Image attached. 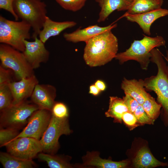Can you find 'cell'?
Listing matches in <instances>:
<instances>
[{
    "label": "cell",
    "mask_w": 168,
    "mask_h": 168,
    "mask_svg": "<svg viewBox=\"0 0 168 168\" xmlns=\"http://www.w3.org/2000/svg\"><path fill=\"white\" fill-rule=\"evenodd\" d=\"M14 0H0V8L9 12L13 16L15 20L18 21L19 17L15 13L13 7Z\"/></svg>",
    "instance_id": "d6a6232c"
},
{
    "label": "cell",
    "mask_w": 168,
    "mask_h": 168,
    "mask_svg": "<svg viewBox=\"0 0 168 168\" xmlns=\"http://www.w3.org/2000/svg\"><path fill=\"white\" fill-rule=\"evenodd\" d=\"M18 129L10 128H1L0 130V146L2 147L15 139L20 132Z\"/></svg>",
    "instance_id": "83f0119b"
},
{
    "label": "cell",
    "mask_w": 168,
    "mask_h": 168,
    "mask_svg": "<svg viewBox=\"0 0 168 168\" xmlns=\"http://www.w3.org/2000/svg\"><path fill=\"white\" fill-rule=\"evenodd\" d=\"M82 159V166L99 168H123L126 167L129 164L128 161L127 160L115 161L103 159L100 157L99 152L95 151L87 152Z\"/></svg>",
    "instance_id": "e0dca14e"
},
{
    "label": "cell",
    "mask_w": 168,
    "mask_h": 168,
    "mask_svg": "<svg viewBox=\"0 0 168 168\" xmlns=\"http://www.w3.org/2000/svg\"><path fill=\"white\" fill-rule=\"evenodd\" d=\"M167 15L168 9L161 8L141 14L124 16L127 20L137 23L145 34L150 35V27L153 23L159 18Z\"/></svg>",
    "instance_id": "9a60e30c"
},
{
    "label": "cell",
    "mask_w": 168,
    "mask_h": 168,
    "mask_svg": "<svg viewBox=\"0 0 168 168\" xmlns=\"http://www.w3.org/2000/svg\"><path fill=\"white\" fill-rule=\"evenodd\" d=\"M51 112L52 115L59 119L68 118L69 115L67 107L65 104L61 102L55 101Z\"/></svg>",
    "instance_id": "f1b7e54d"
},
{
    "label": "cell",
    "mask_w": 168,
    "mask_h": 168,
    "mask_svg": "<svg viewBox=\"0 0 168 168\" xmlns=\"http://www.w3.org/2000/svg\"><path fill=\"white\" fill-rule=\"evenodd\" d=\"M122 120L129 129L133 130L140 124L134 114L129 111L126 112L123 114Z\"/></svg>",
    "instance_id": "4dcf8cb0"
},
{
    "label": "cell",
    "mask_w": 168,
    "mask_h": 168,
    "mask_svg": "<svg viewBox=\"0 0 168 168\" xmlns=\"http://www.w3.org/2000/svg\"><path fill=\"white\" fill-rule=\"evenodd\" d=\"M47 6L42 0H14V10L19 18L29 24L33 32L32 37H37L47 16Z\"/></svg>",
    "instance_id": "277c9868"
},
{
    "label": "cell",
    "mask_w": 168,
    "mask_h": 168,
    "mask_svg": "<svg viewBox=\"0 0 168 168\" xmlns=\"http://www.w3.org/2000/svg\"><path fill=\"white\" fill-rule=\"evenodd\" d=\"M34 41H24L25 49L22 53L25 58L34 69L39 68L42 63H46L49 59V53L46 48L44 43L37 37Z\"/></svg>",
    "instance_id": "8fae6325"
},
{
    "label": "cell",
    "mask_w": 168,
    "mask_h": 168,
    "mask_svg": "<svg viewBox=\"0 0 168 168\" xmlns=\"http://www.w3.org/2000/svg\"><path fill=\"white\" fill-rule=\"evenodd\" d=\"M164 57L168 63V50H167L166 51V57ZM166 68L167 72H168V65L166 66Z\"/></svg>",
    "instance_id": "8d00e7d4"
},
{
    "label": "cell",
    "mask_w": 168,
    "mask_h": 168,
    "mask_svg": "<svg viewBox=\"0 0 168 168\" xmlns=\"http://www.w3.org/2000/svg\"><path fill=\"white\" fill-rule=\"evenodd\" d=\"M100 10L97 20L98 22L105 21L110 15L115 11L128 10L132 0H95Z\"/></svg>",
    "instance_id": "d6986e66"
},
{
    "label": "cell",
    "mask_w": 168,
    "mask_h": 168,
    "mask_svg": "<svg viewBox=\"0 0 168 168\" xmlns=\"http://www.w3.org/2000/svg\"><path fill=\"white\" fill-rule=\"evenodd\" d=\"M7 152L11 155L26 160H32L43 152L40 140L30 137L16 138L5 146Z\"/></svg>",
    "instance_id": "9c48e42d"
},
{
    "label": "cell",
    "mask_w": 168,
    "mask_h": 168,
    "mask_svg": "<svg viewBox=\"0 0 168 168\" xmlns=\"http://www.w3.org/2000/svg\"><path fill=\"white\" fill-rule=\"evenodd\" d=\"M133 114L139 123L141 124H153L154 120L150 119L144 111L142 105H139Z\"/></svg>",
    "instance_id": "f546056e"
},
{
    "label": "cell",
    "mask_w": 168,
    "mask_h": 168,
    "mask_svg": "<svg viewBox=\"0 0 168 168\" xmlns=\"http://www.w3.org/2000/svg\"><path fill=\"white\" fill-rule=\"evenodd\" d=\"M117 26L116 24L104 27L97 25L89 26L83 29L78 28L71 33H64L63 37L67 41L76 43L86 42L95 36L109 30H112Z\"/></svg>",
    "instance_id": "5bb4252c"
},
{
    "label": "cell",
    "mask_w": 168,
    "mask_h": 168,
    "mask_svg": "<svg viewBox=\"0 0 168 168\" xmlns=\"http://www.w3.org/2000/svg\"><path fill=\"white\" fill-rule=\"evenodd\" d=\"M39 107L27 100L18 104L12 105L1 111L0 128L19 129L27 123L30 117Z\"/></svg>",
    "instance_id": "52a82bcc"
},
{
    "label": "cell",
    "mask_w": 168,
    "mask_h": 168,
    "mask_svg": "<svg viewBox=\"0 0 168 168\" xmlns=\"http://www.w3.org/2000/svg\"><path fill=\"white\" fill-rule=\"evenodd\" d=\"M163 0H132L124 15L141 14L161 8Z\"/></svg>",
    "instance_id": "44dd1931"
},
{
    "label": "cell",
    "mask_w": 168,
    "mask_h": 168,
    "mask_svg": "<svg viewBox=\"0 0 168 168\" xmlns=\"http://www.w3.org/2000/svg\"><path fill=\"white\" fill-rule=\"evenodd\" d=\"M11 70L0 66V85L9 84L13 82Z\"/></svg>",
    "instance_id": "1f68e13d"
},
{
    "label": "cell",
    "mask_w": 168,
    "mask_h": 168,
    "mask_svg": "<svg viewBox=\"0 0 168 168\" xmlns=\"http://www.w3.org/2000/svg\"><path fill=\"white\" fill-rule=\"evenodd\" d=\"M109 30L85 42L83 58L91 67L104 65L115 57L118 49V40Z\"/></svg>",
    "instance_id": "6da1fadb"
},
{
    "label": "cell",
    "mask_w": 168,
    "mask_h": 168,
    "mask_svg": "<svg viewBox=\"0 0 168 168\" xmlns=\"http://www.w3.org/2000/svg\"><path fill=\"white\" fill-rule=\"evenodd\" d=\"M13 95L8 84L0 85V112L12 105Z\"/></svg>",
    "instance_id": "484cf974"
},
{
    "label": "cell",
    "mask_w": 168,
    "mask_h": 168,
    "mask_svg": "<svg viewBox=\"0 0 168 168\" xmlns=\"http://www.w3.org/2000/svg\"><path fill=\"white\" fill-rule=\"evenodd\" d=\"M1 65L11 70L18 80L34 74V69L22 52L8 45L0 44Z\"/></svg>",
    "instance_id": "8992f818"
},
{
    "label": "cell",
    "mask_w": 168,
    "mask_h": 168,
    "mask_svg": "<svg viewBox=\"0 0 168 168\" xmlns=\"http://www.w3.org/2000/svg\"><path fill=\"white\" fill-rule=\"evenodd\" d=\"M165 44V40L161 36L151 37L144 35L142 40H134L125 51L117 53L115 58L121 64L129 60L136 61L142 69L147 70L151 61L152 50Z\"/></svg>",
    "instance_id": "3957f363"
},
{
    "label": "cell",
    "mask_w": 168,
    "mask_h": 168,
    "mask_svg": "<svg viewBox=\"0 0 168 168\" xmlns=\"http://www.w3.org/2000/svg\"><path fill=\"white\" fill-rule=\"evenodd\" d=\"M76 25L73 21H54L47 16L39 34V38L45 43L50 37L58 35L64 30Z\"/></svg>",
    "instance_id": "2e32d148"
},
{
    "label": "cell",
    "mask_w": 168,
    "mask_h": 168,
    "mask_svg": "<svg viewBox=\"0 0 168 168\" xmlns=\"http://www.w3.org/2000/svg\"><path fill=\"white\" fill-rule=\"evenodd\" d=\"M123 99L129 111L133 114L139 104L136 100L127 94H125Z\"/></svg>",
    "instance_id": "836d02e7"
},
{
    "label": "cell",
    "mask_w": 168,
    "mask_h": 168,
    "mask_svg": "<svg viewBox=\"0 0 168 168\" xmlns=\"http://www.w3.org/2000/svg\"><path fill=\"white\" fill-rule=\"evenodd\" d=\"M94 84L98 87L100 91H105L106 88L105 83L102 80H97L95 83Z\"/></svg>",
    "instance_id": "d590c367"
},
{
    "label": "cell",
    "mask_w": 168,
    "mask_h": 168,
    "mask_svg": "<svg viewBox=\"0 0 168 168\" xmlns=\"http://www.w3.org/2000/svg\"><path fill=\"white\" fill-rule=\"evenodd\" d=\"M38 159L46 162L50 168H72L74 166L69 162V160L66 157L54 154L47 153L42 152L37 155Z\"/></svg>",
    "instance_id": "cb8c5ba5"
},
{
    "label": "cell",
    "mask_w": 168,
    "mask_h": 168,
    "mask_svg": "<svg viewBox=\"0 0 168 168\" xmlns=\"http://www.w3.org/2000/svg\"><path fill=\"white\" fill-rule=\"evenodd\" d=\"M56 89L49 84H37L31 96V101L36 105L39 109L51 111L55 102Z\"/></svg>",
    "instance_id": "4fadbf2b"
},
{
    "label": "cell",
    "mask_w": 168,
    "mask_h": 168,
    "mask_svg": "<svg viewBox=\"0 0 168 168\" xmlns=\"http://www.w3.org/2000/svg\"><path fill=\"white\" fill-rule=\"evenodd\" d=\"M136 168H148L160 166H168V163L160 161L156 159L146 147L141 148L133 160Z\"/></svg>",
    "instance_id": "ffe728a7"
},
{
    "label": "cell",
    "mask_w": 168,
    "mask_h": 168,
    "mask_svg": "<svg viewBox=\"0 0 168 168\" xmlns=\"http://www.w3.org/2000/svg\"><path fill=\"white\" fill-rule=\"evenodd\" d=\"M68 118L59 119L51 114L49 124L40 140L43 152L54 154L59 149L58 140L60 136L69 135L72 133Z\"/></svg>",
    "instance_id": "ba28073f"
},
{
    "label": "cell",
    "mask_w": 168,
    "mask_h": 168,
    "mask_svg": "<svg viewBox=\"0 0 168 168\" xmlns=\"http://www.w3.org/2000/svg\"><path fill=\"white\" fill-rule=\"evenodd\" d=\"M151 61L155 63L158 68L157 74L146 78L144 87L148 91H153L156 94L157 100L163 109V121L168 126V72L166 63L162 54L156 48L151 52Z\"/></svg>",
    "instance_id": "7a4b0ae2"
},
{
    "label": "cell",
    "mask_w": 168,
    "mask_h": 168,
    "mask_svg": "<svg viewBox=\"0 0 168 168\" xmlns=\"http://www.w3.org/2000/svg\"><path fill=\"white\" fill-rule=\"evenodd\" d=\"M121 88L125 94L130 96L140 105L150 95L146 91L144 81L142 79L128 80L124 78L122 81Z\"/></svg>",
    "instance_id": "ac0fdd59"
},
{
    "label": "cell",
    "mask_w": 168,
    "mask_h": 168,
    "mask_svg": "<svg viewBox=\"0 0 168 168\" xmlns=\"http://www.w3.org/2000/svg\"><path fill=\"white\" fill-rule=\"evenodd\" d=\"M51 117V111L38 109L30 117L26 126L15 138L26 137L40 140L49 124Z\"/></svg>",
    "instance_id": "30bf717a"
},
{
    "label": "cell",
    "mask_w": 168,
    "mask_h": 168,
    "mask_svg": "<svg viewBox=\"0 0 168 168\" xmlns=\"http://www.w3.org/2000/svg\"><path fill=\"white\" fill-rule=\"evenodd\" d=\"M38 83L39 81L35 74L10 83L8 85L13 95L12 105L19 104L30 97Z\"/></svg>",
    "instance_id": "7c38bea8"
},
{
    "label": "cell",
    "mask_w": 168,
    "mask_h": 168,
    "mask_svg": "<svg viewBox=\"0 0 168 168\" xmlns=\"http://www.w3.org/2000/svg\"><path fill=\"white\" fill-rule=\"evenodd\" d=\"M64 9L76 12L82 9L87 0H55Z\"/></svg>",
    "instance_id": "4316f807"
},
{
    "label": "cell",
    "mask_w": 168,
    "mask_h": 168,
    "mask_svg": "<svg viewBox=\"0 0 168 168\" xmlns=\"http://www.w3.org/2000/svg\"><path fill=\"white\" fill-rule=\"evenodd\" d=\"M100 91L94 84L91 85L90 86L89 93L93 96L98 95Z\"/></svg>",
    "instance_id": "e575fe53"
},
{
    "label": "cell",
    "mask_w": 168,
    "mask_h": 168,
    "mask_svg": "<svg viewBox=\"0 0 168 168\" xmlns=\"http://www.w3.org/2000/svg\"><path fill=\"white\" fill-rule=\"evenodd\" d=\"M31 27L26 22L13 21L0 16V43L11 46L22 52L25 49V40L31 38Z\"/></svg>",
    "instance_id": "5b68a950"
},
{
    "label": "cell",
    "mask_w": 168,
    "mask_h": 168,
    "mask_svg": "<svg viewBox=\"0 0 168 168\" xmlns=\"http://www.w3.org/2000/svg\"><path fill=\"white\" fill-rule=\"evenodd\" d=\"M0 161L4 168H33L35 166L32 160L21 159L7 152H0Z\"/></svg>",
    "instance_id": "603a6c76"
},
{
    "label": "cell",
    "mask_w": 168,
    "mask_h": 168,
    "mask_svg": "<svg viewBox=\"0 0 168 168\" xmlns=\"http://www.w3.org/2000/svg\"><path fill=\"white\" fill-rule=\"evenodd\" d=\"M148 116L151 119L155 120L160 113L161 105L157 103L155 98L150 94L142 105Z\"/></svg>",
    "instance_id": "d4e9b609"
},
{
    "label": "cell",
    "mask_w": 168,
    "mask_h": 168,
    "mask_svg": "<svg viewBox=\"0 0 168 168\" xmlns=\"http://www.w3.org/2000/svg\"><path fill=\"white\" fill-rule=\"evenodd\" d=\"M109 104L108 109L105 113V116L113 118L115 122L121 123L123 114L129 111L123 99L117 96H110Z\"/></svg>",
    "instance_id": "7402d4cb"
}]
</instances>
